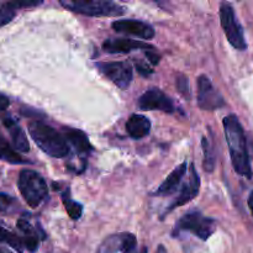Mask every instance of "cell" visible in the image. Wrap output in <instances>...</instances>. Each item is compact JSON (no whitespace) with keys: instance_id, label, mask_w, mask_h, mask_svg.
Listing matches in <instances>:
<instances>
[{"instance_id":"obj_1","label":"cell","mask_w":253,"mask_h":253,"mask_svg":"<svg viewBox=\"0 0 253 253\" xmlns=\"http://www.w3.org/2000/svg\"><path fill=\"white\" fill-rule=\"evenodd\" d=\"M224 132L229 146L232 167L239 175L251 179L253 173L251 168L249 148H247L246 135L239 118L230 114L224 119Z\"/></svg>"},{"instance_id":"obj_2","label":"cell","mask_w":253,"mask_h":253,"mask_svg":"<svg viewBox=\"0 0 253 253\" xmlns=\"http://www.w3.org/2000/svg\"><path fill=\"white\" fill-rule=\"evenodd\" d=\"M29 132L32 140L46 155L53 158H64L69 155V145L62 133L42 121L29 124Z\"/></svg>"},{"instance_id":"obj_3","label":"cell","mask_w":253,"mask_h":253,"mask_svg":"<svg viewBox=\"0 0 253 253\" xmlns=\"http://www.w3.org/2000/svg\"><path fill=\"white\" fill-rule=\"evenodd\" d=\"M61 5L69 11L93 17H114L125 14L126 9L109 0H61Z\"/></svg>"},{"instance_id":"obj_4","label":"cell","mask_w":253,"mask_h":253,"mask_svg":"<svg viewBox=\"0 0 253 253\" xmlns=\"http://www.w3.org/2000/svg\"><path fill=\"white\" fill-rule=\"evenodd\" d=\"M19 190L27 205L31 208H39L48 194L46 182L40 173L31 169H22L17 180Z\"/></svg>"},{"instance_id":"obj_5","label":"cell","mask_w":253,"mask_h":253,"mask_svg":"<svg viewBox=\"0 0 253 253\" xmlns=\"http://www.w3.org/2000/svg\"><path fill=\"white\" fill-rule=\"evenodd\" d=\"M216 230V221L211 217L203 215L200 211H190L183 215L177 224L174 225L173 235H179L180 232H190L199 237L202 241H207Z\"/></svg>"},{"instance_id":"obj_6","label":"cell","mask_w":253,"mask_h":253,"mask_svg":"<svg viewBox=\"0 0 253 253\" xmlns=\"http://www.w3.org/2000/svg\"><path fill=\"white\" fill-rule=\"evenodd\" d=\"M220 22L230 44L236 49L245 51L247 48V43L245 40L244 30L237 20L234 7L229 2H222L220 6Z\"/></svg>"},{"instance_id":"obj_7","label":"cell","mask_w":253,"mask_h":253,"mask_svg":"<svg viewBox=\"0 0 253 253\" xmlns=\"http://www.w3.org/2000/svg\"><path fill=\"white\" fill-rule=\"evenodd\" d=\"M96 253H147V249L143 247L138 251L135 235L130 232H120L106 237Z\"/></svg>"},{"instance_id":"obj_8","label":"cell","mask_w":253,"mask_h":253,"mask_svg":"<svg viewBox=\"0 0 253 253\" xmlns=\"http://www.w3.org/2000/svg\"><path fill=\"white\" fill-rule=\"evenodd\" d=\"M96 68L120 89H127L132 82V67L126 62H98Z\"/></svg>"},{"instance_id":"obj_9","label":"cell","mask_w":253,"mask_h":253,"mask_svg":"<svg viewBox=\"0 0 253 253\" xmlns=\"http://www.w3.org/2000/svg\"><path fill=\"white\" fill-rule=\"evenodd\" d=\"M198 105L202 110H217L225 106V100L216 88L212 85L211 81L207 76H200L198 78Z\"/></svg>"},{"instance_id":"obj_10","label":"cell","mask_w":253,"mask_h":253,"mask_svg":"<svg viewBox=\"0 0 253 253\" xmlns=\"http://www.w3.org/2000/svg\"><path fill=\"white\" fill-rule=\"evenodd\" d=\"M137 106L141 110L146 111L158 110L168 114L174 111V103L172 99L158 88H151L145 91L138 99Z\"/></svg>"},{"instance_id":"obj_11","label":"cell","mask_w":253,"mask_h":253,"mask_svg":"<svg viewBox=\"0 0 253 253\" xmlns=\"http://www.w3.org/2000/svg\"><path fill=\"white\" fill-rule=\"evenodd\" d=\"M200 189V178L198 174L197 169H195L194 165H190V167L188 168V178L184 182V184L182 185L179 190V194L175 198L174 202L169 205L167 210H166L165 214L167 215L168 212L172 211L175 208L183 207V205L188 204L189 202H192L198 194H199Z\"/></svg>"},{"instance_id":"obj_12","label":"cell","mask_w":253,"mask_h":253,"mask_svg":"<svg viewBox=\"0 0 253 253\" xmlns=\"http://www.w3.org/2000/svg\"><path fill=\"white\" fill-rule=\"evenodd\" d=\"M111 27L116 32L132 35L142 40H151L155 37V29L150 24L140 20H118L111 24Z\"/></svg>"},{"instance_id":"obj_13","label":"cell","mask_w":253,"mask_h":253,"mask_svg":"<svg viewBox=\"0 0 253 253\" xmlns=\"http://www.w3.org/2000/svg\"><path fill=\"white\" fill-rule=\"evenodd\" d=\"M155 47L152 44H148L143 41L131 39H108L104 41L103 49L108 53H130L137 49H153Z\"/></svg>"},{"instance_id":"obj_14","label":"cell","mask_w":253,"mask_h":253,"mask_svg":"<svg viewBox=\"0 0 253 253\" xmlns=\"http://www.w3.org/2000/svg\"><path fill=\"white\" fill-rule=\"evenodd\" d=\"M63 136L66 138L67 143L71 145L74 148V156L81 158H85L88 153L93 151L89 138L85 133L78 128L72 127H64L63 128Z\"/></svg>"},{"instance_id":"obj_15","label":"cell","mask_w":253,"mask_h":253,"mask_svg":"<svg viewBox=\"0 0 253 253\" xmlns=\"http://www.w3.org/2000/svg\"><path fill=\"white\" fill-rule=\"evenodd\" d=\"M188 170V165L187 162H183L182 165H179L178 167H175L172 170L169 175L166 178L165 182L158 187V189L155 192L156 197H167V195L173 194L178 190V187L182 183V179L184 178L185 173Z\"/></svg>"},{"instance_id":"obj_16","label":"cell","mask_w":253,"mask_h":253,"mask_svg":"<svg viewBox=\"0 0 253 253\" xmlns=\"http://www.w3.org/2000/svg\"><path fill=\"white\" fill-rule=\"evenodd\" d=\"M151 131V121L146 116L140 114H133L126 121V132L131 138L141 140L146 137Z\"/></svg>"},{"instance_id":"obj_17","label":"cell","mask_w":253,"mask_h":253,"mask_svg":"<svg viewBox=\"0 0 253 253\" xmlns=\"http://www.w3.org/2000/svg\"><path fill=\"white\" fill-rule=\"evenodd\" d=\"M4 125L5 127L9 131L10 136H11L12 145H14L15 150H17L19 152L27 153L30 151V143L27 141L26 135H25L24 130L21 128V126L11 118H5L4 119Z\"/></svg>"},{"instance_id":"obj_18","label":"cell","mask_w":253,"mask_h":253,"mask_svg":"<svg viewBox=\"0 0 253 253\" xmlns=\"http://www.w3.org/2000/svg\"><path fill=\"white\" fill-rule=\"evenodd\" d=\"M30 217H31L30 214H24L17 220L19 230L24 234V237H31V239H36L39 241L40 240H44L46 234L43 232V230L41 227H37V224H34Z\"/></svg>"},{"instance_id":"obj_19","label":"cell","mask_w":253,"mask_h":253,"mask_svg":"<svg viewBox=\"0 0 253 253\" xmlns=\"http://www.w3.org/2000/svg\"><path fill=\"white\" fill-rule=\"evenodd\" d=\"M0 160L11 165H25L26 161L22 160L21 156L9 145L6 140L0 135Z\"/></svg>"},{"instance_id":"obj_20","label":"cell","mask_w":253,"mask_h":253,"mask_svg":"<svg viewBox=\"0 0 253 253\" xmlns=\"http://www.w3.org/2000/svg\"><path fill=\"white\" fill-rule=\"evenodd\" d=\"M0 242L9 245L10 247H12V249L16 250V251L20 253L24 252L25 250L22 237H19L17 235H15L14 232L9 231V230H6L2 226H0Z\"/></svg>"},{"instance_id":"obj_21","label":"cell","mask_w":253,"mask_h":253,"mask_svg":"<svg viewBox=\"0 0 253 253\" xmlns=\"http://www.w3.org/2000/svg\"><path fill=\"white\" fill-rule=\"evenodd\" d=\"M68 193L69 190L67 189L66 193L62 194V202H63L64 208H66L67 212H68V215L71 216L72 220L81 219L82 214H83V205H82L81 203L76 202V200L71 199Z\"/></svg>"},{"instance_id":"obj_22","label":"cell","mask_w":253,"mask_h":253,"mask_svg":"<svg viewBox=\"0 0 253 253\" xmlns=\"http://www.w3.org/2000/svg\"><path fill=\"white\" fill-rule=\"evenodd\" d=\"M202 148L203 153H204V162H203L204 169L208 173H211L215 168V161L216 160H215L214 150H212L211 145H210L209 140L207 137L202 138Z\"/></svg>"},{"instance_id":"obj_23","label":"cell","mask_w":253,"mask_h":253,"mask_svg":"<svg viewBox=\"0 0 253 253\" xmlns=\"http://www.w3.org/2000/svg\"><path fill=\"white\" fill-rule=\"evenodd\" d=\"M15 14H16V7H15L14 2L2 4L1 6H0V27L9 24V22L14 19Z\"/></svg>"},{"instance_id":"obj_24","label":"cell","mask_w":253,"mask_h":253,"mask_svg":"<svg viewBox=\"0 0 253 253\" xmlns=\"http://www.w3.org/2000/svg\"><path fill=\"white\" fill-rule=\"evenodd\" d=\"M175 85H177L178 91L182 94V96H184L187 100L190 99V88H189V79L187 78L183 74H179L175 79Z\"/></svg>"},{"instance_id":"obj_25","label":"cell","mask_w":253,"mask_h":253,"mask_svg":"<svg viewBox=\"0 0 253 253\" xmlns=\"http://www.w3.org/2000/svg\"><path fill=\"white\" fill-rule=\"evenodd\" d=\"M145 56L146 58L148 59V61L151 62V63L153 64V66H156V64L160 63V59H161V56L160 54L156 52V49H147V51H145Z\"/></svg>"},{"instance_id":"obj_26","label":"cell","mask_w":253,"mask_h":253,"mask_svg":"<svg viewBox=\"0 0 253 253\" xmlns=\"http://www.w3.org/2000/svg\"><path fill=\"white\" fill-rule=\"evenodd\" d=\"M12 203V198L10 195L0 193V210H6Z\"/></svg>"},{"instance_id":"obj_27","label":"cell","mask_w":253,"mask_h":253,"mask_svg":"<svg viewBox=\"0 0 253 253\" xmlns=\"http://www.w3.org/2000/svg\"><path fill=\"white\" fill-rule=\"evenodd\" d=\"M136 69H137L138 73L142 74V76L145 77L150 76V74H152L153 72V69H151L146 63H136Z\"/></svg>"},{"instance_id":"obj_28","label":"cell","mask_w":253,"mask_h":253,"mask_svg":"<svg viewBox=\"0 0 253 253\" xmlns=\"http://www.w3.org/2000/svg\"><path fill=\"white\" fill-rule=\"evenodd\" d=\"M9 105H10V100L7 99V96L0 94V111L6 110L7 106H9Z\"/></svg>"},{"instance_id":"obj_29","label":"cell","mask_w":253,"mask_h":253,"mask_svg":"<svg viewBox=\"0 0 253 253\" xmlns=\"http://www.w3.org/2000/svg\"><path fill=\"white\" fill-rule=\"evenodd\" d=\"M249 207H250V210H251V212L253 215V190H252L251 194H250V197H249Z\"/></svg>"},{"instance_id":"obj_30","label":"cell","mask_w":253,"mask_h":253,"mask_svg":"<svg viewBox=\"0 0 253 253\" xmlns=\"http://www.w3.org/2000/svg\"><path fill=\"white\" fill-rule=\"evenodd\" d=\"M156 253H168L167 250H166V247L163 246V245H160L157 249V251H156Z\"/></svg>"},{"instance_id":"obj_31","label":"cell","mask_w":253,"mask_h":253,"mask_svg":"<svg viewBox=\"0 0 253 253\" xmlns=\"http://www.w3.org/2000/svg\"><path fill=\"white\" fill-rule=\"evenodd\" d=\"M0 253H12V252L9 251V250H6V249H0Z\"/></svg>"}]
</instances>
